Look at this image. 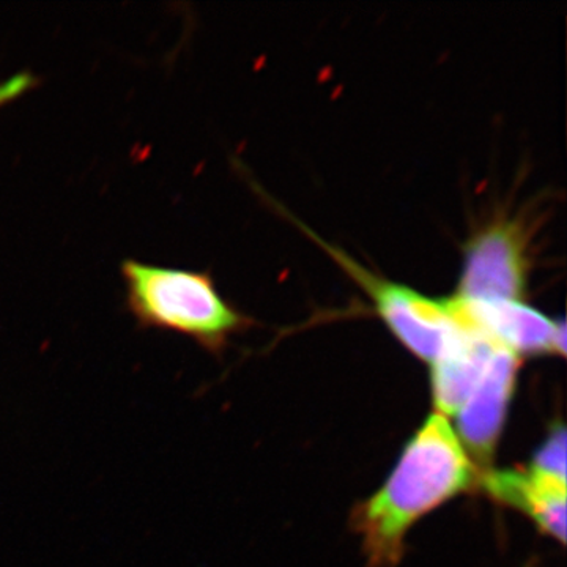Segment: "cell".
<instances>
[{
    "mask_svg": "<svg viewBox=\"0 0 567 567\" xmlns=\"http://www.w3.org/2000/svg\"><path fill=\"white\" fill-rule=\"evenodd\" d=\"M475 468L446 417L432 415L410 440L385 486L354 516L372 567H393L416 520L468 491Z\"/></svg>",
    "mask_w": 567,
    "mask_h": 567,
    "instance_id": "cell-1",
    "label": "cell"
},
{
    "mask_svg": "<svg viewBox=\"0 0 567 567\" xmlns=\"http://www.w3.org/2000/svg\"><path fill=\"white\" fill-rule=\"evenodd\" d=\"M125 305L141 330H158L192 339L219 354L233 336L252 320L219 293L207 271L159 267L141 260H123Z\"/></svg>",
    "mask_w": 567,
    "mask_h": 567,
    "instance_id": "cell-2",
    "label": "cell"
},
{
    "mask_svg": "<svg viewBox=\"0 0 567 567\" xmlns=\"http://www.w3.org/2000/svg\"><path fill=\"white\" fill-rule=\"evenodd\" d=\"M311 235L371 298L377 315L390 328L395 339L415 357L434 363L461 327V317L453 298L440 300L406 284L391 281L385 276L369 270L342 249L324 244L315 234Z\"/></svg>",
    "mask_w": 567,
    "mask_h": 567,
    "instance_id": "cell-3",
    "label": "cell"
},
{
    "mask_svg": "<svg viewBox=\"0 0 567 567\" xmlns=\"http://www.w3.org/2000/svg\"><path fill=\"white\" fill-rule=\"evenodd\" d=\"M528 235L517 219L481 227L464 249L457 298L466 301L522 300L529 278Z\"/></svg>",
    "mask_w": 567,
    "mask_h": 567,
    "instance_id": "cell-4",
    "label": "cell"
},
{
    "mask_svg": "<svg viewBox=\"0 0 567 567\" xmlns=\"http://www.w3.org/2000/svg\"><path fill=\"white\" fill-rule=\"evenodd\" d=\"M462 315L514 354L566 352L565 323L522 300L466 301L454 295Z\"/></svg>",
    "mask_w": 567,
    "mask_h": 567,
    "instance_id": "cell-5",
    "label": "cell"
},
{
    "mask_svg": "<svg viewBox=\"0 0 567 567\" xmlns=\"http://www.w3.org/2000/svg\"><path fill=\"white\" fill-rule=\"evenodd\" d=\"M518 357L499 346L458 415V432L476 461L488 464L516 388Z\"/></svg>",
    "mask_w": 567,
    "mask_h": 567,
    "instance_id": "cell-6",
    "label": "cell"
},
{
    "mask_svg": "<svg viewBox=\"0 0 567 567\" xmlns=\"http://www.w3.org/2000/svg\"><path fill=\"white\" fill-rule=\"evenodd\" d=\"M453 301L461 317V327L432 363V391L442 416L461 412L499 347L498 342L470 323L454 298Z\"/></svg>",
    "mask_w": 567,
    "mask_h": 567,
    "instance_id": "cell-7",
    "label": "cell"
},
{
    "mask_svg": "<svg viewBox=\"0 0 567 567\" xmlns=\"http://www.w3.org/2000/svg\"><path fill=\"white\" fill-rule=\"evenodd\" d=\"M488 494L503 505L516 507L559 543L566 540V481L528 472H492L484 477Z\"/></svg>",
    "mask_w": 567,
    "mask_h": 567,
    "instance_id": "cell-8",
    "label": "cell"
},
{
    "mask_svg": "<svg viewBox=\"0 0 567 567\" xmlns=\"http://www.w3.org/2000/svg\"><path fill=\"white\" fill-rule=\"evenodd\" d=\"M533 470L544 475L566 481V431L557 427L548 435L544 445L539 447L533 462Z\"/></svg>",
    "mask_w": 567,
    "mask_h": 567,
    "instance_id": "cell-9",
    "label": "cell"
}]
</instances>
